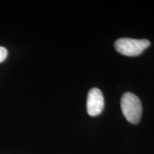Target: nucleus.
I'll use <instances>...</instances> for the list:
<instances>
[{"label":"nucleus","instance_id":"obj_2","mask_svg":"<svg viewBox=\"0 0 154 154\" xmlns=\"http://www.w3.org/2000/svg\"><path fill=\"white\" fill-rule=\"evenodd\" d=\"M151 45L147 39H134L130 38H121L114 44L115 49L121 54L127 57H136L143 52Z\"/></svg>","mask_w":154,"mask_h":154},{"label":"nucleus","instance_id":"obj_3","mask_svg":"<svg viewBox=\"0 0 154 154\" xmlns=\"http://www.w3.org/2000/svg\"><path fill=\"white\" fill-rule=\"evenodd\" d=\"M104 107V99L101 90L97 88H93L88 94L86 108L88 115L96 116L99 115Z\"/></svg>","mask_w":154,"mask_h":154},{"label":"nucleus","instance_id":"obj_1","mask_svg":"<svg viewBox=\"0 0 154 154\" xmlns=\"http://www.w3.org/2000/svg\"><path fill=\"white\" fill-rule=\"evenodd\" d=\"M123 114L128 122L133 124L139 123L142 115V104L139 98L134 94L126 92L121 99Z\"/></svg>","mask_w":154,"mask_h":154},{"label":"nucleus","instance_id":"obj_4","mask_svg":"<svg viewBox=\"0 0 154 154\" xmlns=\"http://www.w3.org/2000/svg\"><path fill=\"white\" fill-rule=\"evenodd\" d=\"M7 57V50L6 48L0 47V63L2 62Z\"/></svg>","mask_w":154,"mask_h":154}]
</instances>
